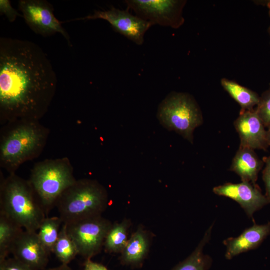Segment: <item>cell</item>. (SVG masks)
<instances>
[{
  "instance_id": "1",
  "label": "cell",
  "mask_w": 270,
  "mask_h": 270,
  "mask_svg": "<svg viewBox=\"0 0 270 270\" xmlns=\"http://www.w3.org/2000/svg\"><path fill=\"white\" fill-rule=\"evenodd\" d=\"M57 78L47 54L36 44L0 38V108L8 118L34 120L47 110Z\"/></svg>"
},
{
  "instance_id": "2",
  "label": "cell",
  "mask_w": 270,
  "mask_h": 270,
  "mask_svg": "<svg viewBox=\"0 0 270 270\" xmlns=\"http://www.w3.org/2000/svg\"><path fill=\"white\" fill-rule=\"evenodd\" d=\"M29 182L12 174L0 186V213L24 230L37 232L46 213Z\"/></svg>"
},
{
  "instance_id": "3",
  "label": "cell",
  "mask_w": 270,
  "mask_h": 270,
  "mask_svg": "<svg viewBox=\"0 0 270 270\" xmlns=\"http://www.w3.org/2000/svg\"><path fill=\"white\" fill-rule=\"evenodd\" d=\"M106 189L97 182L76 180L58 199L56 206L64 224L101 216L108 205Z\"/></svg>"
},
{
  "instance_id": "4",
  "label": "cell",
  "mask_w": 270,
  "mask_h": 270,
  "mask_svg": "<svg viewBox=\"0 0 270 270\" xmlns=\"http://www.w3.org/2000/svg\"><path fill=\"white\" fill-rule=\"evenodd\" d=\"M158 118L170 130H174L191 143L195 128L201 125L203 119L195 100L184 92H172L160 104Z\"/></svg>"
},
{
  "instance_id": "5",
  "label": "cell",
  "mask_w": 270,
  "mask_h": 270,
  "mask_svg": "<svg viewBox=\"0 0 270 270\" xmlns=\"http://www.w3.org/2000/svg\"><path fill=\"white\" fill-rule=\"evenodd\" d=\"M76 181L70 166L55 160L35 166L29 182L46 214L62 194Z\"/></svg>"
},
{
  "instance_id": "6",
  "label": "cell",
  "mask_w": 270,
  "mask_h": 270,
  "mask_svg": "<svg viewBox=\"0 0 270 270\" xmlns=\"http://www.w3.org/2000/svg\"><path fill=\"white\" fill-rule=\"evenodd\" d=\"M64 224L76 244L78 254L86 260L91 259L100 251L112 224L101 216Z\"/></svg>"
},
{
  "instance_id": "7",
  "label": "cell",
  "mask_w": 270,
  "mask_h": 270,
  "mask_svg": "<svg viewBox=\"0 0 270 270\" xmlns=\"http://www.w3.org/2000/svg\"><path fill=\"white\" fill-rule=\"evenodd\" d=\"M136 16L154 24L176 28L184 22L182 12L186 0H126Z\"/></svg>"
},
{
  "instance_id": "8",
  "label": "cell",
  "mask_w": 270,
  "mask_h": 270,
  "mask_svg": "<svg viewBox=\"0 0 270 270\" xmlns=\"http://www.w3.org/2000/svg\"><path fill=\"white\" fill-rule=\"evenodd\" d=\"M42 134L34 124H24L14 128L2 142V161L10 168L17 166L38 148Z\"/></svg>"
},
{
  "instance_id": "9",
  "label": "cell",
  "mask_w": 270,
  "mask_h": 270,
  "mask_svg": "<svg viewBox=\"0 0 270 270\" xmlns=\"http://www.w3.org/2000/svg\"><path fill=\"white\" fill-rule=\"evenodd\" d=\"M18 8L26 24L36 34L48 36L60 33L72 46L69 34L54 16L51 4L45 0H20Z\"/></svg>"
},
{
  "instance_id": "10",
  "label": "cell",
  "mask_w": 270,
  "mask_h": 270,
  "mask_svg": "<svg viewBox=\"0 0 270 270\" xmlns=\"http://www.w3.org/2000/svg\"><path fill=\"white\" fill-rule=\"evenodd\" d=\"M96 19L106 20L116 31L138 45L143 44L145 33L153 26L151 22L132 14L128 10L113 6L108 10H95L92 14L68 21Z\"/></svg>"
},
{
  "instance_id": "11",
  "label": "cell",
  "mask_w": 270,
  "mask_h": 270,
  "mask_svg": "<svg viewBox=\"0 0 270 270\" xmlns=\"http://www.w3.org/2000/svg\"><path fill=\"white\" fill-rule=\"evenodd\" d=\"M213 192L236 202L249 217L264 206L270 204V199L264 195L256 184L242 182L238 184L226 183L214 187Z\"/></svg>"
},
{
  "instance_id": "12",
  "label": "cell",
  "mask_w": 270,
  "mask_h": 270,
  "mask_svg": "<svg viewBox=\"0 0 270 270\" xmlns=\"http://www.w3.org/2000/svg\"><path fill=\"white\" fill-rule=\"evenodd\" d=\"M10 254L33 270H44L50 255L40 240L37 232L26 230L16 238Z\"/></svg>"
},
{
  "instance_id": "13",
  "label": "cell",
  "mask_w": 270,
  "mask_h": 270,
  "mask_svg": "<svg viewBox=\"0 0 270 270\" xmlns=\"http://www.w3.org/2000/svg\"><path fill=\"white\" fill-rule=\"evenodd\" d=\"M234 126L240 138V146L264 150L269 146L266 140V130L256 109L242 110L234 122Z\"/></svg>"
},
{
  "instance_id": "14",
  "label": "cell",
  "mask_w": 270,
  "mask_h": 270,
  "mask_svg": "<svg viewBox=\"0 0 270 270\" xmlns=\"http://www.w3.org/2000/svg\"><path fill=\"white\" fill-rule=\"evenodd\" d=\"M270 234V221L264 224L254 223L238 236L230 238L224 241L226 250L225 257L230 260L234 256L258 248Z\"/></svg>"
},
{
  "instance_id": "15",
  "label": "cell",
  "mask_w": 270,
  "mask_h": 270,
  "mask_svg": "<svg viewBox=\"0 0 270 270\" xmlns=\"http://www.w3.org/2000/svg\"><path fill=\"white\" fill-rule=\"evenodd\" d=\"M263 164V160L258 158L254 150L240 146L232 159L230 170L239 176L242 182L256 184Z\"/></svg>"
},
{
  "instance_id": "16",
  "label": "cell",
  "mask_w": 270,
  "mask_h": 270,
  "mask_svg": "<svg viewBox=\"0 0 270 270\" xmlns=\"http://www.w3.org/2000/svg\"><path fill=\"white\" fill-rule=\"evenodd\" d=\"M148 249V239L146 232L139 228L132 235L122 252L120 263L123 265L138 267L146 258Z\"/></svg>"
},
{
  "instance_id": "17",
  "label": "cell",
  "mask_w": 270,
  "mask_h": 270,
  "mask_svg": "<svg viewBox=\"0 0 270 270\" xmlns=\"http://www.w3.org/2000/svg\"><path fill=\"white\" fill-rule=\"evenodd\" d=\"M212 226L206 231L202 239L196 248L184 260L178 264L172 270H208L212 264V259L203 252L205 244L208 242Z\"/></svg>"
},
{
  "instance_id": "18",
  "label": "cell",
  "mask_w": 270,
  "mask_h": 270,
  "mask_svg": "<svg viewBox=\"0 0 270 270\" xmlns=\"http://www.w3.org/2000/svg\"><path fill=\"white\" fill-rule=\"evenodd\" d=\"M222 88L241 106L242 110H252L257 106L260 97L252 90L236 82L223 78L221 80Z\"/></svg>"
},
{
  "instance_id": "19",
  "label": "cell",
  "mask_w": 270,
  "mask_h": 270,
  "mask_svg": "<svg viewBox=\"0 0 270 270\" xmlns=\"http://www.w3.org/2000/svg\"><path fill=\"white\" fill-rule=\"evenodd\" d=\"M23 230L12 220L0 213V262L10 254L15 240Z\"/></svg>"
},
{
  "instance_id": "20",
  "label": "cell",
  "mask_w": 270,
  "mask_h": 270,
  "mask_svg": "<svg viewBox=\"0 0 270 270\" xmlns=\"http://www.w3.org/2000/svg\"><path fill=\"white\" fill-rule=\"evenodd\" d=\"M63 222L60 217L46 218L38 230V235L48 253H52Z\"/></svg>"
},
{
  "instance_id": "21",
  "label": "cell",
  "mask_w": 270,
  "mask_h": 270,
  "mask_svg": "<svg viewBox=\"0 0 270 270\" xmlns=\"http://www.w3.org/2000/svg\"><path fill=\"white\" fill-rule=\"evenodd\" d=\"M128 223L124 220L112 224L106 236L104 246L110 253H121L128 242Z\"/></svg>"
},
{
  "instance_id": "22",
  "label": "cell",
  "mask_w": 270,
  "mask_h": 270,
  "mask_svg": "<svg viewBox=\"0 0 270 270\" xmlns=\"http://www.w3.org/2000/svg\"><path fill=\"white\" fill-rule=\"evenodd\" d=\"M52 253L56 255L62 264H68L78 254L76 244L68 235L66 226L64 224L62 226Z\"/></svg>"
},
{
  "instance_id": "23",
  "label": "cell",
  "mask_w": 270,
  "mask_h": 270,
  "mask_svg": "<svg viewBox=\"0 0 270 270\" xmlns=\"http://www.w3.org/2000/svg\"><path fill=\"white\" fill-rule=\"evenodd\" d=\"M256 110L264 127H270V87L260 97Z\"/></svg>"
},
{
  "instance_id": "24",
  "label": "cell",
  "mask_w": 270,
  "mask_h": 270,
  "mask_svg": "<svg viewBox=\"0 0 270 270\" xmlns=\"http://www.w3.org/2000/svg\"><path fill=\"white\" fill-rule=\"evenodd\" d=\"M0 14H4L11 22H14L18 16L22 17V15L12 6L8 0H0Z\"/></svg>"
},
{
  "instance_id": "25",
  "label": "cell",
  "mask_w": 270,
  "mask_h": 270,
  "mask_svg": "<svg viewBox=\"0 0 270 270\" xmlns=\"http://www.w3.org/2000/svg\"><path fill=\"white\" fill-rule=\"evenodd\" d=\"M0 270H33L14 258H7L0 262Z\"/></svg>"
},
{
  "instance_id": "26",
  "label": "cell",
  "mask_w": 270,
  "mask_h": 270,
  "mask_svg": "<svg viewBox=\"0 0 270 270\" xmlns=\"http://www.w3.org/2000/svg\"><path fill=\"white\" fill-rule=\"evenodd\" d=\"M265 166L262 171V180L266 187L265 196L270 199V156L263 158Z\"/></svg>"
},
{
  "instance_id": "27",
  "label": "cell",
  "mask_w": 270,
  "mask_h": 270,
  "mask_svg": "<svg viewBox=\"0 0 270 270\" xmlns=\"http://www.w3.org/2000/svg\"><path fill=\"white\" fill-rule=\"evenodd\" d=\"M84 270H108L104 265L92 261L91 259L86 260Z\"/></svg>"
},
{
  "instance_id": "28",
  "label": "cell",
  "mask_w": 270,
  "mask_h": 270,
  "mask_svg": "<svg viewBox=\"0 0 270 270\" xmlns=\"http://www.w3.org/2000/svg\"><path fill=\"white\" fill-rule=\"evenodd\" d=\"M47 270H72L68 266V264H62L61 265L58 266L50 268Z\"/></svg>"
},
{
  "instance_id": "29",
  "label": "cell",
  "mask_w": 270,
  "mask_h": 270,
  "mask_svg": "<svg viewBox=\"0 0 270 270\" xmlns=\"http://www.w3.org/2000/svg\"><path fill=\"white\" fill-rule=\"evenodd\" d=\"M266 140L268 146H270V127L266 130Z\"/></svg>"
},
{
  "instance_id": "30",
  "label": "cell",
  "mask_w": 270,
  "mask_h": 270,
  "mask_svg": "<svg viewBox=\"0 0 270 270\" xmlns=\"http://www.w3.org/2000/svg\"><path fill=\"white\" fill-rule=\"evenodd\" d=\"M266 6L268 8L269 10V14L270 16V0H268L266 2Z\"/></svg>"
},
{
  "instance_id": "31",
  "label": "cell",
  "mask_w": 270,
  "mask_h": 270,
  "mask_svg": "<svg viewBox=\"0 0 270 270\" xmlns=\"http://www.w3.org/2000/svg\"><path fill=\"white\" fill-rule=\"evenodd\" d=\"M268 34L270 36V26L269 27L268 29Z\"/></svg>"
}]
</instances>
